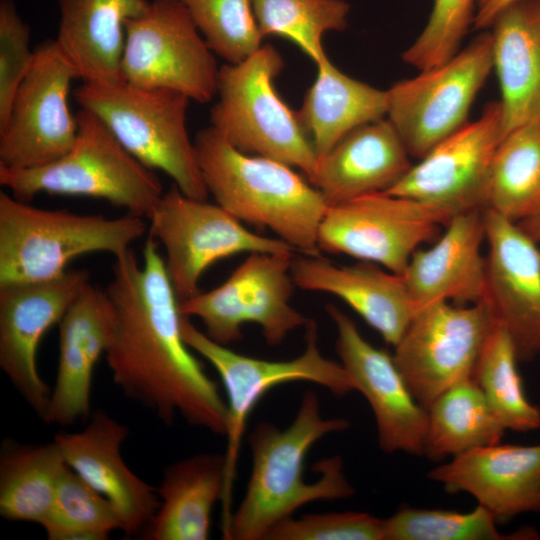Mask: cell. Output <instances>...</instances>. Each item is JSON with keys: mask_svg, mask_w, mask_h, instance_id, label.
Segmentation results:
<instances>
[{"mask_svg": "<svg viewBox=\"0 0 540 540\" xmlns=\"http://www.w3.org/2000/svg\"><path fill=\"white\" fill-rule=\"evenodd\" d=\"M158 245L149 235L142 263L131 249L115 257L105 288L114 313L105 352L112 379L164 424L181 417L225 435L226 400L183 339L179 301Z\"/></svg>", "mask_w": 540, "mask_h": 540, "instance_id": "1", "label": "cell"}, {"mask_svg": "<svg viewBox=\"0 0 540 540\" xmlns=\"http://www.w3.org/2000/svg\"><path fill=\"white\" fill-rule=\"evenodd\" d=\"M349 421L324 418L316 392L307 390L292 423L280 429L259 422L249 434L252 469L246 492L222 531L227 540H261L300 507L318 500L347 499L355 489L344 472L341 456L315 464L314 482L304 475L305 457L323 437L346 430Z\"/></svg>", "mask_w": 540, "mask_h": 540, "instance_id": "2", "label": "cell"}, {"mask_svg": "<svg viewBox=\"0 0 540 540\" xmlns=\"http://www.w3.org/2000/svg\"><path fill=\"white\" fill-rule=\"evenodd\" d=\"M196 160L209 193L241 222L269 228L304 255L318 256L323 196L289 165L243 153L212 126L200 130Z\"/></svg>", "mask_w": 540, "mask_h": 540, "instance_id": "3", "label": "cell"}, {"mask_svg": "<svg viewBox=\"0 0 540 540\" xmlns=\"http://www.w3.org/2000/svg\"><path fill=\"white\" fill-rule=\"evenodd\" d=\"M143 217L118 218L44 210L0 192V286L55 278L75 257H118L146 231Z\"/></svg>", "mask_w": 540, "mask_h": 540, "instance_id": "4", "label": "cell"}, {"mask_svg": "<svg viewBox=\"0 0 540 540\" xmlns=\"http://www.w3.org/2000/svg\"><path fill=\"white\" fill-rule=\"evenodd\" d=\"M75 116L77 136L63 156L32 168L0 166L1 185L26 202L42 192L86 196L147 218L164 193L159 178L95 114L81 108Z\"/></svg>", "mask_w": 540, "mask_h": 540, "instance_id": "5", "label": "cell"}, {"mask_svg": "<svg viewBox=\"0 0 540 540\" xmlns=\"http://www.w3.org/2000/svg\"><path fill=\"white\" fill-rule=\"evenodd\" d=\"M283 68L281 54L268 44L240 63L223 65L210 122L237 150L298 168L310 180L318 156L297 111L275 89Z\"/></svg>", "mask_w": 540, "mask_h": 540, "instance_id": "6", "label": "cell"}, {"mask_svg": "<svg viewBox=\"0 0 540 540\" xmlns=\"http://www.w3.org/2000/svg\"><path fill=\"white\" fill-rule=\"evenodd\" d=\"M73 96L82 109L101 119L139 162L165 172L184 195L207 200L209 192L186 128L190 101L186 95L121 81L84 82Z\"/></svg>", "mask_w": 540, "mask_h": 540, "instance_id": "7", "label": "cell"}, {"mask_svg": "<svg viewBox=\"0 0 540 540\" xmlns=\"http://www.w3.org/2000/svg\"><path fill=\"white\" fill-rule=\"evenodd\" d=\"M181 332L188 347L205 358L218 372L226 393L228 408L225 488L222 521L232 514V491L242 438L247 420L261 397L275 386L295 381L318 384L342 396L355 384L341 363L325 358L318 345V327L313 319L305 325V349L290 360L272 361L236 353L197 329L188 317H181Z\"/></svg>", "mask_w": 540, "mask_h": 540, "instance_id": "8", "label": "cell"}, {"mask_svg": "<svg viewBox=\"0 0 540 540\" xmlns=\"http://www.w3.org/2000/svg\"><path fill=\"white\" fill-rule=\"evenodd\" d=\"M122 80L141 88L168 89L199 103L216 94L219 69L187 9L178 0H153L125 21Z\"/></svg>", "mask_w": 540, "mask_h": 540, "instance_id": "9", "label": "cell"}, {"mask_svg": "<svg viewBox=\"0 0 540 540\" xmlns=\"http://www.w3.org/2000/svg\"><path fill=\"white\" fill-rule=\"evenodd\" d=\"M493 70L490 33L452 58L387 90V119L410 157L421 159L467 124L470 108Z\"/></svg>", "mask_w": 540, "mask_h": 540, "instance_id": "10", "label": "cell"}, {"mask_svg": "<svg viewBox=\"0 0 540 540\" xmlns=\"http://www.w3.org/2000/svg\"><path fill=\"white\" fill-rule=\"evenodd\" d=\"M293 252H254L218 287L179 301L182 316L196 317L215 342L228 345L242 338V326L256 323L268 345L308 322L291 305L296 286L291 275Z\"/></svg>", "mask_w": 540, "mask_h": 540, "instance_id": "11", "label": "cell"}, {"mask_svg": "<svg viewBox=\"0 0 540 540\" xmlns=\"http://www.w3.org/2000/svg\"><path fill=\"white\" fill-rule=\"evenodd\" d=\"M147 219L150 235L162 244L166 271L178 301L199 293V280L216 261L242 252H293L279 238L249 231L220 205L184 195L173 184Z\"/></svg>", "mask_w": 540, "mask_h": 540, "instance_id": "12", "label": "cell"}, {"mask_svg": "<svg viewBox=\"0 0 540 540\" xmlns=\"http://www.w3.org/2000/svg\"><path fill=\"white\" fill-rule=\"evenodd\" d=\"M454 216L411 198L372 193L327 207L318 247L320 252L345 254L403 275L419 246Z\"/></svg>", "mask_w": 540, "mask_h": 540, "instance_id": "13", "label": "cell"}, {"mask_svg": "<svg viewBox=\"0 0 540 540\" xmlns=\"http://www.w3.org/2000/svg\"><path fill=\"white\" fill-rule=\"evenodd\" d=\"M494 322L486 300L467 305L440 302L415 314L394 346L393 357L424 408L453 385L473 379Z\"/></svg>", "mask_w": 540, "mask_h": 540, "instance_id": "14", "label": "cell"}, {"mask_svg": "<svg viewBox=\"0 0 540 540\" xmlns=\"http://www.w3.org/2000/svg\"><path fill=\"white\" fill-rule=\"evenodd\" d=\"M79 74L55 40L34 49L31 66L0 127V166L38 167L63 156L74 144L78 125L68 106Z\"/></svg>", "mask_w": 540, "mask_h": 540, "instance_id": "15", "label": "cell"}, {"mask_svg": "<svg viewBox=\"0 0 540 540\" xmlns=\"http://www.w3.org/2000/svg\"><path fill=\"white\" fill-rule=\"evenodd\" d=\"M499 101L434 146L386 193L418 200L453 215L485 209L492 161L503 139Z\"/></svg>", "mask_w": 540, "mask_h": 540, "instance_id": "16", "label": "cell"}, {"mask_svg": "<svg viewBox=\"0 0 540 540\" xmlns=\"http://www.w3.org/2000/svg\"><path fill=\"white\" fill-rule=\"evenodd\" d=\"M88 283V271L67 269L49 280L0 286V367L41 418L51 390L38 370L40 341Z\"/></svg>", "mask_w": 540, "mask_h": 540, "instance_id": "17", "label": "cell"}, {"mask_svg": "<svg viewBox=\"0 0 540 540\" xmlns=\"http://www.w3.org/2000/svg\"><path fill=\"white\" fill-rule=\"evenodd\" d=\"M326 312L336 327L340 363L373 411L381 450L423 455L427 409L412 394L393 355L369 343L337 306L328 304Z\"/></svg>", "mask_w": 540, "mask_h": 540, "instance_id": "18", "label": "cell"}, {"mask_svg": "<svg viewBox=\"0 0 540 540\" xmlns=\"http://www.w3.org/2000/svg\"><path fill=\"white\" fill-rule=\"evenodd\" d=\"M486 296L511 336L518 359L540 356V247L519 225L484 209Z\"/></svg>", "mask_w": 540, "mask_h": 540, "instance_id": "19", "label": "cell"}, {"mask_svg": "<svg viewBox=\"0 0 540 540\" xmlns=\"http://www.w3.org/2000/svg\"><path fill=\"white\" fill-rule=\"evenodd\" d=\"M127 426L103 411H95L76 433H59L54 441L65 463L116 511L127 536L144 531L154 517L160 498L157 488L134 474L121 456Z\"/></svg>", "mask_w": 540, "mask_h": 540, "instance_id": "20", "label": "cell"}, {"mask_svg": "<svg viewBox=\"0 0 540 540\" xmlns=\"http://www.w3.org/2000/svg\"><path fill=\"white\" fill-rule=\"evenodd\" d=\"M427 476L447 491L465 492L497 523L540 512V444H492L452 457Z\"/></svg>", "mask_w": 540, "mask_h": 540, "instance_id": "21", "label": "cell"}, {"mask_svg": "<svg viewBox=\"0 0 540 540\" xmlns=\"http://www.w3.org/2000/svg\"><path fill=\"white\" fill-rule=\"evenodd\" d=\"M113 322V308L105 290L89 282L58 324V367L42 417L45 423L71 426L91 415L94 369L110 343Z\"/></svg>", "mask_w": 540, "mask_h": 540, "instance_id": "22", "label": "cell"}, {"mask_svg": "<svg viewBox=\"0 0 540 540\" xmlns=\"http://www.w3.org/2000/svg\"><path fill=\"white\" fill-rule=\"evenodd\" d=\"M437 242L417 249L403 274L416 313L432 304L467 305L486 296L484 209L456 214Z\"/></svg>", "mask_w": 540, "mask_h": 540, "instance_id": "23", "label": "cell"}, {"mask_svg": "<svg viewBox=\"0 0 540 540\" xmlns=\"http://www.w3.org/2000/svg\"><path fill=\"white\" fill-rule=\"evenodd\" d=\"M291 275L303 290L337 296L386 343L395 346L416 314L403 275L371 262L339 266L321 255L294 256Z\"/></svg>", "mask_w": 540, "mask_h": 540, "instance_id": "24", "label": "cell"}, {"mask_svg": "<svg viewBox=\"0 0 540 540\" xmlns=\"http://www.w3.org/2000/svg\"><path fill=\"white\" fill-rule=\"evenodd\" d=\"M410 155L388 119L362 125L318 158L309 180L334 206L392 188L412 166Z\"/></svg>", "mask_w": 540, "mask_h": 540, "instance_id": "25", "label": "cell"}, {"mask_svg": "<svg viewBox=\"0 0 540 540\" xmlns=\"http://www.w3.org/2000/svg\"><path fill=\"white\" fill-rule=\"evenodd\" d=\"M489 28L505 136L540 122V0L511 2Z\"/></svg>", "mask_w": 540, "mask_h": 540, "instance_id": "26", "label": "cell"}, {"mask_svg": "<svg viewBox=\"0 0 540 540\" xmlns=\"http://www.w3.org/2000/svg\"><path fill=\"white\" fill-rule=\"evenodd\" d=\"M59 26L55 40L89 83L121 82L125 21L142 15L147 0H58Z\"/></svg>", "mask_w": 540, "mask_h": 540, "instance_id": "27", "label": "cell"}, {"mask_svg": "<svg viewBox=\"0 0 540 540\" xmlns=\"http://www.w3.org/2000/svg\"><path fill=\"white\" fill-rule=\"evenodd\" d=\"M225 488L224 454H198L165 468L159 507L143 531L149 540H206Z\"/></svg>", "mask_w": 540, "mask_h": 540, "instance_id": "28", "label": "cell"}, {"mask_svg": "<svg viewBox=\"0 0 540 540\" xmlns=\"http://www.w3.org/2000/svg\"><path fill=\"white\" fill-rule=\"evenodd\" d=\"M297 111L319 157L354 129L387 114V90L377 89L340 71L328 57Z\"/></svg>", "mask_w": 540, "mask_h": 540, "instance_id": "29", "label": "cell"}, {"mask_svg": "<svg viewBox=\"0 0 540 540\" xmlns=\"http://www.w3.org/2000/svg\"><path fill=\"white\" fill-rule=\"evenodd\" d=\"M66 463L55 441L3 442L0 455V514L9 521L39 525L48 517Z\"/></svg>", "mask_w": 540, "mask_h": 540, "instance_id": "30", "label": "cell"}, {"mask_svg": "<svg viewBox=\"0 0 540 540\" xmlns=\"http://www.w3.org/2000/svg\"><path fill=\"white\" fill-rule=\"evenodd\" d=\"M427 413L423 455L436 461L499 443L506 431L472 378L441 393Z\"/></svg>", "mask_w": 540, "mask_h": 540, "instance_id": "31", "label": "cell"}, {"mask_svg": "<svg viewBox=\"0 0 540 540\" xmlns=\"http://www.w3.org/2000/svg\"><path fill=\"white\" fill-rule=\"evenodd\" d=\"M540 204V122L507 133L495 152L485 209L518 222Z\"/></svg>", "mask_w": 540, "mask_h": 540, "instance_id": "32", "label": "cell"}, {"mask_svg": "<svg viewBox=\"0 0 540 540\" xmlns=\"http://www.w3.org/2000/svg\"><path fill=\"white\" fill-rule=\"evenodd\" d=\"M518 355L506 328L495 320L473 379L506 430L526 433L540 428V408L525 395Z\"/></svg>", "mask_w": 540, "mask_h": 540, "instance_id": "33", "label": "cell"}, {"mask_svg": "<svg viewBox=\"0 0 540 540\" xmlns=\"http://www.w3.org/2000/svg\"><path fill=\"white\" fill-rule=\"evenodd\" d=\"M263 36L289 39L316 63L327 57L322 36L347 27L350 5L345 0H252Z\"/></svg>", "mask_w": 540, "mask_h": 540, "instance_id": "34", "label": "cell"}, {"mask_svg": "<svg viewBox=\"0 0 540 540\" xmlns=\"http://www.w3.org/2000/svg\"><path fill=\"white\" fill-rule=\"evenodd\" d=\"M483 506L472 511L401 507L383 519L384 540H522L538 539L531 528L503 534Z\"/></svg>", "mask_w": 540, "mask_h": 540, "instance_id": "35", "label": "cell"}, {"mask_svg": "<svg viewBox=\"0 0 540 540\" xmlns=\"http://www.w3.org/2000/svg\"><path fill=\"white\" fill-rule=\"evenodd\" d=\"M41 526L50 540H105L111 532L122 530L110 502L67 464L51 511Z\"/></svg>", "mask_w": 540, "mask_h": 540, "instance_id": "36", "label": "cell"}, {"mask_svg": "<svg viewBox=\"0 0 540 540\" xmlns=\"http://www.w3.org/2000/svg\"><path fill=\"white\" fill-rule=\"evenodd\" d=\"M213 53L237 64L262 47L252 0H178Z\"/></svg>", "mask_w": 540, "mask_h": 540, "instance_id": "37", "label": "cell"}, {"mask_svg": "<svg viewBox=\"0 0 540 540\" xmlns=\"http://www.w3.org/2000/svg\"><path fill=\"white\" fill-rule=\"evenodd\" d=\"M477 1L434 0L426 25L403 52V61L424 71L452 58L473 26Z\"/></svg>", "mask_w": 540, "mask_h": 540, "instance_id": "38", "label": "cell"}, {"mask_svg": "<svg viewBox=\"0 0 540 540\" xmlns=\"http://www.w3.org/2000/svg\"><path fill=\"white\" fill-rule=\"evenodd\" d=\"M267 540H384L383 519L345 511L290 517L275 525Z\"/></svg>", "mask_w": 540, "mask_h": 540, "instance_id": "39", "label": "cell"}, {"mask_svg": "<svg viewBox=\"0 0 540 540\" xmlns=\"http://www.w3.org/2000/svg\"><path fill=\"white\" fill-rule=\"evenodd\" d=\"M33 57L30 28L19 15L14 0H0V127L7 120Z\"/></svg>", "mask_w": 540, "mask_h": 540, "instance_id": "40", "label": "cell"}, {"mask_svg": "<svg viewBox=\"0 0 540 540\" xmlns=\"http://www.w3.org/2000/svg\"><path fill=\"white\" fill-rule=\"evenodd\" d=\"M513 1L515 0H478L473 28L475 30L489 28L496 15Z\"/></svg>", "mask_w": 540, "mask_h": 540, "instance_id": "41", "label": "cell"}, {"mask_svg": "<svg viewBox=\"0 0 540 540\" xmlns=\"http://www.w3.org/2000/svg\"><path fill=\"white\" fill-rule=\"evenodd\" d=\"M516 223L540 247V204Z\"/></svg>", "mask_w": 540, "mask_h": 540, "instance_id": "42", "label": "cell"}]
</instances>
